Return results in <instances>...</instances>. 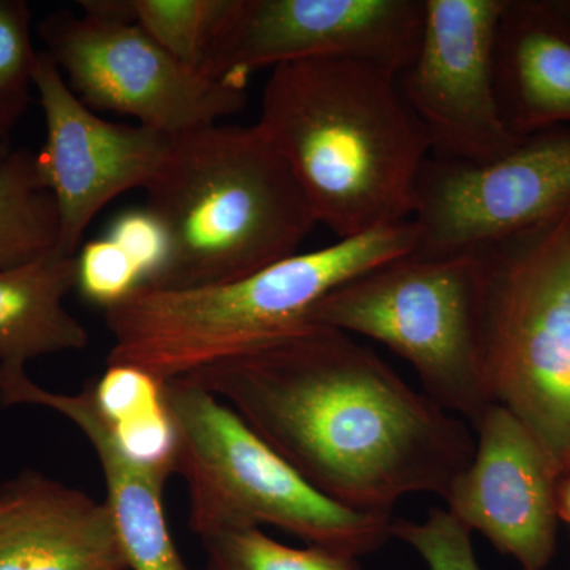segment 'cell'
I'll list each match as a JSON object with an SVG mask.
<instances>
[{"label": "cell", "mask_w": 570, "mask_h": 570, "mask_svg": "<svg viewBox=\"0 0 570 570\" xmlns=\"http://www.w3.org/2000/svg\"><path fill=\"white\" fill-rule=\"evenodd\" d=\"M183 379L234 409L324 497L358 512L392 515L414 493L444 499L474 456L471 425L330 326H298Z\"/></svg>", "instance_id": "1"}, {"label": "cell", "mask_w": 570, "mask_h": 570, "mask_svg": "<svg viewBox=\"0 0 570 570\" xmlns=\"http://www.w3.org/2000/svg\"><path fill=\"white\" fill-rule=\"evenodd\" d=\"M255 126L291 168L317 224L337 238L414 216L433 151L387 67L348 58L275 67Z\"/></svg>", "instance_id": "2"}, {"label": "cell", "mask_w": 570, "mask_h": 570, "mask_svg": "<svg viewBox=\"0 0 570 570\" xmlns=\"http://www.w3.org/2000/svg\"><path fill=\"white\" fill-rule=\"evenodd\" d=\"M146 206L168 253L146 285L234 283L295 255L317 220L291 168L257 126L202 127L174 137Z\"/></svg>", "instance_id": "3"}, {"label": "cell", "mask_w": 570, "mask_h": 570, "mask_svg": "<svg viewBox=\"0 0 570 570\" xmlns=\"http://www.w3.org/2000/svg\"><path fill=\"white\" fill-rule=\"evenodd\" d=\"M419 227L406 220L335 245L291 255L234 283L194 288L141 284L104 309L112 344L108 365L140 367L174 381L305 325L337 287L414 253Z\"/></svg>", "instance_id": "4"}, {"label": "cell", "mask_w": 570, "mask_h": 570, "mask_svg": "<svg viewBox=\"0 0 570 570\" xmlns=\"http://www.w3.org/2000/svg\"><path fill=\"white\" fill-rule=\"evenodd\" d=\"M178 431L176 472L189 493V528L216 532L272 524L347 557L381 549L392 538L393 515L337 504L307 483L219 397L189 379L164 384Z\"/></svg>", "instance_id": "5"}, {"label": "cell", "mask_w": 570, "mask_h": 570, "mask_svg": "<svg viewBox=\"0 0 570 570\" xmlns=\"http://www.w3.org/2000/svg\"><path fill=\"white\" fill-rule=\"evenodd\" d=\"M485 299L480 250L411 253L337 287L305 324L384 344L414 367L426 396L472 428L493 404L483 363Z\"/></svg>", "instance_id": "6"}, {"label": "cell", "mask_w": 570, "mask_h": 570, "mask_svg": "<svg viewBox=\"0 0 570 570\" xmlns=\"http://www.w3.org/2000/svg\"><path fill=\"white\" fill-rule=\"evenodd\" d=\"M485 264V363L491 401L570 471V212L480 249Z\"/></svg>", "instance_id": "7"}, {"label": "cell", "mask_w": 570, "mask_h": 570, "mask_svg": "<svg viewBox=\"0 0 570 570\" xmlns=\"http://www.w3.org/2000/svg\"><path fill=\"white\" fill-rule=\"evenodd\" d=\"M37 31L63 80L91 110L130 116L178 137L246 107V86L190 69L138 24L61 10L45 17Z\"/></svg>", "instance_id": "8"}, {"label": "cell", "mask_w": 570, "mask_h": 570, "mask_svg": "<svg viewBox=\"0 0 570 570\" xmlns=\"http://www.w3.org/2000/svg\"><path fill=\"white\" fill-rule=\"evenodd\" d=\"M570 212V129L521 137L483 164L431 156L415 194L414 253H472L553 223Z\"/></svg>", "instance_id": "9"}, {"label": "cell", "mask_w": 570, "mask_h": 570, "mask_svg": "<svg viewBox=\"0 0 570 570\" xmlns=\"http://www.w3.org/2000/svg\"><path fill=\"white\" fill-rule=\"evenodd\" d=\"M423 0H238L206 75L246 86L284 63L348 58L400 75L417 51Z\"/></svg>", "instance_id": "10"}, {"label": "cell", "mask_w": 570, "mask_h": 570, "mask_svg": "<svg viewBox=\"0 0 570 570\" xmlns=\"http://www.w3.org/2000/svg\"><path fill=\"white\" fill-rule=\"evenodd\" d=\"M504 0H423L417 51L397 75L425 127L431 156L483 164L508 153L510 134L494 85V41Z\"/></svg>", "instance_id": "11"}, {"label": "cell", "mask_w": 570, "mask_h": 570, "mask_svg": "<svg viewBox=\"0 0 570 570\" xmlns=\"http://www.w3.org/2000/svg\"><path fill=\"white\" fill-rule=\"evenodd\" d=\"M33 88L47 127L37 167L59 213L56 250L73 257L105 206L151 183L174 137L140 124L105 121L75 96L45 51L39 52Z\"/></svg>", "instance_id": "12"}, {"label": "cell", "mask_w": 570, "mask_h": 570, "mask_svg": "<svg viewBox=\"0 0 570 570\" xmlns=\"http://www.w3.org/2000/svg\"><path fill=\"white\" fill-rule=\"evenodd\" d=\"M475 452L450 487L448 512L519 562L543 570L557 551L560 474L546 450L508 409L493 403L472 426Z\"/></svg>", "instance_id": "13"}, {"label": "cell", "mask_w": 570, "mask_h": 570, "mask_svg": "<svg viewBox=\"0 0 570 570\" xmlns=\"http://www.w3.org/2000/svg\"><path fill=\"white\" fill-rule=\"evenodd\" d=\"M0 570H130L107 501L39 471L0 485Z\"/></svg>", "instance_id": "14"}, {"label": "cell", "mask_w": 570, "mask_h": 570, "mask_svg": "<svg viewBox=\"0 0 570 570\" xmlns=\"http://www.w3.org/2000/svg\"><path fill=\"white\" fill-rule=\"evenodd\" d=\"M0 404L52 409L80 428L102 466L107 504L130 570H189L168 530L164 508L167 480L138 466L122 452L96 406L92 382L77 395H66L41 389L26 371L0 370Z\"/></svg>", "instance_id": "15"}, {"label": "cell", "mask_w": 570, "mask_h": 570, "mask_svg": "<svg viewBox=\"0 0 570 570\" xmlns=\"http://www.w3.org/2000/svg\"><path fill=\"white\" fill-rule=\"evenodd\" d=\"M494 85L515 137L570 122V0H504Z\"/></svg>", "instance_id": "16"}, {"label": "cell", "mask_w": 570, "mask_h": 570, "mask_svg": "<svg viewBox=\"0 0 570 570\" xmlns=\"http://www.w3.org/2000/svg\"><path fill=\"white\" fill-rule=\"evenodd\" d=\"M73 288L77 255L55 249L0 268V370L21 373L33 358L88 346V330L63 306Z\"/></svg>", "instance_id": "17"}, {"label": "cell", "mask_w": 570, "mask_h": 570, "mask_svg": "<svg viewBox=\"0 0 570 570\" xmlns=\"http://www.w3.org/2000/svg\"><path fill=\"white\" fill-rule=\"evenodd\" d=\"M58 242V205L41 181L36 154L13 149L0 165V268L31 264Z\"/></svg>", "instance_id": "18"}, {"label": "cell", "mask_w": 570, "mask_h": 570, "mask_svg": "<svg viewBox=\"0 0 570 570\" xmlns=\"http://www.w3.org/2000/svg\"><path fill=\"white\" fill-rule=\"evenodd\" d=\"M238 0H134L137 24L179 62L206 75L209 55Z\"/></svg>", "instance_id": "19"}, {"label": "cell", "mask_w": 570, "mask_h": 570, "mask_svg": "<svg viewBox=\"0 0 570 570\" xmlns=\"http://www.w3.org/2000/svg\"><path fill=\"white\" fill-rule=\"evenodd\" d=\"M200 540L206 570H362L358 558L317 547H287L261 528L220 531Z\"/></svg>", "instance_id": "20"}, {"label": "cell", "mask_w": 570, "mask_h": 570, "mask_svg": "<svg viewBox=\"0 0 570 570\" xmlns=\"http://www.w3.org/2000/svg\"><path fill=\"white\" fill-rule=\"evenodd\" d=\"M39 52L26 0H0V137L10 138L31 104Z\"/></svg>", "instance_id": "21"}, {"label": "cell", "mask_w": 570, "mask_h": 570, "mask_svg": "<svg viewBox=\"0 0 570 570\" xmlns=\"http://www.w3.org/2000/svg\"><path fill=\"white\" fill-rule=\"evenodd\" d=\"M392 538L409 543L430 570H482L471 531L453 519L448 509H431L422 521L393 519Z\"/></svg>", "instance_id": "22"}, {"label": "cell", "mask_w": 570, "mask_h": 570, "mask_svg": "<svg viewBox=\"0 0 570 570\" xmlns=\"http://www.w3.org/2000/svg\"><path fill=\"white\" fill-rule=\"evenodd\" d=\"M145 283L140 268L108 236L94 239L77 254V288L104 309L116 305Z\"/></svg>", "instance_id": "23"}, {"label": "cell", "mask_w": 570, "mask_h": 570, "mask_svg": "<svg viewBox=\"0 0 570 570\" xmlns=\"http://www.w3.org/2000/svg\"><path fill=\"white\" fill-rule=\"evenodd\" d=\"M108 238L121 246L137 264L145 283L163 268L167 258L168 243L163 225L148 209H134L121 214L111 224Z\"/></svg>", "instance_id": "24"}, {"label": "cell", "mask_w": 570, "mask_h": 570, "mask_svg": "<svg viewBox=\"0 0 570 570\" xmlns=\"http://www.w3.org/2000/svg\"><path fill=\"white\" fill-rule=\"evenodd\" d=\"M86 17L107 22L137 24L134 0H81L78 2Z\"/></svg>", "instance_id": "25"}, {"label": "cell", "mask_w": 570, "mask_h": 570, "mask_svg": "<svg viewBox=\"0 0 570 570\" xmlns=\"http://www.w3.org/2000/svg\"><path fill=\"white\" fill-rule=\"evenodd\" d=\"M558 515L570 530V471L562 475L558 485Z\"/></svg>", "instance_id": "26"}, {"label": "cell", "mask_w": 570, "mask_h": 570, "mask_svg": "<svg viewBox=\"0 0 570 570\" xmlns=\"http://www.w3.org/2000/svg\"><path fill=\"white\" fill-rule=\"evenodd\" d=\"M13 153V148H11L10 138L0 137V165L6 163L7 157Z\"/></svg>", "instance_id": "27"}]
</instances>
